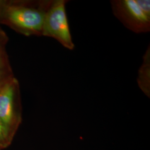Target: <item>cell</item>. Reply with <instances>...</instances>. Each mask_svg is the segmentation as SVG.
Instances as JSON below:
<instances>
[{
	"label": "cell",
	"instance_id": "1",
	"mask_svg": "<svg viewBox=\"0 0 150 150\" xmlns=\"http://www.w3.org/2000/svg\"><path fill=\"white\" fill-rule=\"evenodd\" d=\"M52 0H1L0 24L25 36H42Z\"/></svg>",
	"mask_w": 150,
	"mask_h": 150
},
{
	"label": "cell",
	"instance_id": "2",
	"mask_svg": "<svg viewBox=\"0 0 150 150\" xmlns=\"http://www.w3.org/2000/svg\"><path fill=\"white\" fill-rule=\"evenodd\" d=\"M0 119L15 137L22 122L20 86L15 77L0 88Z\"/></svg>",
	"mask_w": 150,
	"mask_h": 150
},
{
	"label": "cell",
	"instance_id": "3",
	"mask_svg": "<svg viewBox=\"0 0 150 150\" xmlns=\"http://www.w3.org/2000/svg\"><path fill=\"white\" fill-rule=\"evenodd\" d=\"M66 0H52L46 13L42 36L53 38L64 47L73 50V42L66 12Z\"/></svg>",
	"mask_w": 150,
	"mask_h": 150
},
{
	"label": "cell",
	"instance_id": "4",
	"mask_svg": "<svg viewBox=\"0 0 150 150\" xmlns=\"http://www.w3.org/2000/svg\"><path fill=\"white\" fill-rule=\"evenodd\" d=\"M113 13L123 25L136 33L150 31V16L139 5L137 0L111 1Z\"/></svg>",
	"mask_w": 150,
	"mask_h": 150
},
{
	"label": "cell",
	"instance_id": "5",
	"mask_svg": "<svg viewBox=\"0 0 150 150\" xmlns=\"http://www.w3.org/2000/svg\"><path fill=\"white\" fill-rule=\"evenodd\" d=\"M137 83L146 96L150 97V45L143 56V61L139 67L137 79Z\"/></svg>",
	"mask_w": 150,
	"mask_h": 150
},
{
	"label": "cell",
	"instance_id": "6",
	"mask_svg": "<svg viewBox=\"0 0 150 150\" xmlns=\"http://www.w3.org/2000/svg\"><path fill=\"white\" fill-rule=\"evenodd\" d=\"M15 77L6 51L0 55V88Z\"/></svg>",
	"mask_w": 150,
	"mask_h": 150
},
{
	"label": "cell",
	"instance_id": "7",
	"mask_svg": "<svg viewBox=\"0 0 150 150\" xmlns=\"http://www.w3.org/2000/svg\"><path fill=\"white\" fill-rule=\"evenodd\" d=\"M14 137L0 119V150H5L11 145Z\"/></svg>",
	"mask_w": 150,
	"mask_h": 150
},
{
	"label": "cell",
	"instance_id": "8",
	"mask_svg": "<svg viewBox=\"0 0 150 150\" xmlns=\"http://www.w3.org/2000/svg\"><path fill=\"white\" fill-rule=\"evenodd\" d=\"M8 40L7 34L0 26V55L6 51V46Z\"/></svg>",
	"mask_w": 150,
	"mask_h": 150
},
{
	"label": "cell",
	"instance_id": "9",
	"mask_svg": "<svg viewBox=\"0 0 150 150\" xmlns=\"http://www.w3.org/2000/svg\"><path fill=\"white\" fill-rule=\"evenodd\" d=\"M141 8L150 16V1L149 0H137Z\"/></svg>",
	"mask_w": 150,
	"mask_h": 150
},
{
	"label": "cell",
	"instance_id": "10",
	"mask_svg": "<svg viewBox=\"0 0 150 150\" xmlns=\"http://www.w3.org/2000/svg\"><path fill=\"white\" fill-rule=\"evenodd\" d=\"M0 2H1V0H0Z\"/></svg>",
	"mask_w": 150,
	"mask_h": 150
}]
</instances>
